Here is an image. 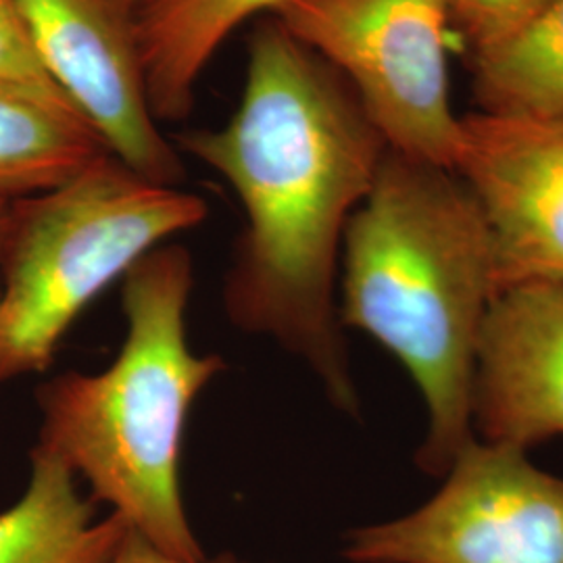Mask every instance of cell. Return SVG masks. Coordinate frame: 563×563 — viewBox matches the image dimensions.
<instances>
[{
    "label": "cell",
    "instance_id": "obj_2",
    "mask_svg": "<svg viewBox=\"0 0 563 563\" xmlns=\"http://www.w3.org/2000/svg\"><path fill=\"white\" fill-rule=\"evenodd\" d=\"M499 295L483 211L446 167L386 151L342 239L336 307L399 360L426 407L418 467L444 476L474 432V376Z\"/></svg>",
    "mask_w": 563,
    "mask_h": 563
},
{
    "label": "cell",
    "instance_id": "obj_3",
    "mask_svg": "<svg viewBox=\"0 0 563 563\" xmlns=\"http://www.w3.org/2000/svg\"><path fill=\"white\" fill-rule=\"evenodd\" d=\"M195 263L184 244L148 251L121 278L125 339L97 374L63 372L36 393L38 443L59 457L134 534L199 562L207 553L181 497L188 416L225 362L186 336Z\"/></svg>",
    "mask_w": 563,
    "mask_h": 563
},
{
    "label": "cell",
    "instance_id": "obj_11",
    "mask_svg": "<svg viewBox=\"0 0 563 563\" xmlns=\"http://www.w3.org/2000/svg\"><path fill=\"white\" fill-rule=\"evenodd\" d=\"M292 0H142L139 44L148 102L159 123L188 118L202 71L242 23Z\"/></svg>",
    "mask_w": 563,
    "mask_h": 563
},
{
    "label": "cell",
    "instance_id": "obj_8",
    "mask_svg": "<svg viewBox=\"0 0 563 563\" xmlns=\"http://www.w3.org/2000/svg\"><path fill=\"white\" fill-rule=\"evenodd\" d=\"M453 172L483 211L499 292L563 284V113L463 118Z\"/></svg>",
    "mask_w": 563,
    "mask_h": 563
},
{
    "label": "cell",
    "instance_id": "obj_18",
    "mask_svg": "<svg viewBox=\"0 0 563 563\" xmlns=\"http://www.w3.org/2000/svg\"><path fill=\"white\" fill-rule=\"evenodd\" d=\"M141 2H142V0H141Z\"/></svg>",
    "mask_w": 563,
    "mask_h": 563
},
{
    "label": "cell",
    "instance_id": "obj_13",
    "mask_svg": "<svg viewBox=\"0 0 563 563\" xmlns=\"http://www.w3.org/2000/svg\"><path fill=\"white\" fill-rule=\"evenodd\" d=\"M476 97L488 113H563V0L514 38L474 57Z\"/></svg>",
    "mask_w": 563,
    "mask_h": 563
},
{
    "label": "cell",
    "instance_id": "obj_9",
    "mask_svg": "<svg viewBox=\"0 0 563 563\" xmlns=\"http://www.w3.org/2000/svg\"><path fill=\"white\" fill-rule=\"evenodd\" d=\"M474 432L522 451L563 437V284L495 297L476 355Z\"/></svg>",
    "mask_w": 563,
    "mask_h": 563
},
{
    "label": "cell",
    "instance_id": "obj_1",
    "mask_svg": "<svg viewBox=\"0 0 563 563\" xmlns=\"http://www.w3.org/2000/svg\"><path fill=\"white\" fill-rule=\"evenodd\" d=\"M232 186L246 228L223 282L232 325L297 357L360 418L336 288L346 223L388 151L351 86L274 18L255 27L239 109L172 136Z\"/></svg>",
    "mask_w": 563,
    "mask_h": 563
},
{
    "label": "cell",
    "instance_id": "obj_6",
    "mask_svg": "<svg viewBox=\"0 0 563 563\" xmlns=\"http://www.w3.org/2000/svg\"><path fill=\"white\" fill-rule=\"evenodd\" d=\"M349 563H563V478L472 441L418 509L344 537Z\"/></svg>",
    "mask_w": 563,
    "mask_h": 563
},
{
    "label": "cell",
    "instance_id": "obj_7",
    "mask_svg": "<svg viewBox=\"0 0 563 563\" xmlns=\"http://www.w3.org/2000/svg\"><path fill=\"white\" fill-rule=\"evenodd\" d=\"M36 53L109 153L146 180L180 186L181 153L155 120L139 44L141 0H18Z\"/></svg>",
    "mask_w": 563,
    "mask_h": 563
},
{
    "label": "cell",
    "instance_id": "obj_15",
    "mask_svg": "<svg viewBox=\"0 0 563 563\" xmlns=\"http://www.w3.org/2000/svg\"><path fill=\"white\" fill-rule=\"evenodd\" d=\"M0 84L21 86L71 104L44 69L18 0H0Z\"/></svg>",
    "mask_w": 563,
    "mask_h": 563
},
{
    "label": "cell",
    "instance_id": "obj_14",
    "mask_svg": "<svg viewBox=\"0 0 563 563\" xmlns=\"http://www.w3.org/2000/svg\"><path fill=\"white\" fill-rule=\"evenodd\" d=\"M553 0H444L449 25L476 55L514 38Z\"/></svg>",
    "mask_w": 563,
    "mask_h": 563
},
{
    "label": "cell",
    "instance_id": "obj_5",
    "mask_svg": "<svg viewBox=\"0 0 563 563\" xmlns=\"http://www.w3.org/2000/svg\"><path fill=\"white\" fill-rule=\"evenodd\" d=\"M272 18L341 74L390 151L455 169L444 0H292Z\"/></svg>",
    "mask_w": 563,
    "mask_h": 563
},
{
    "label": "cell",
    "instance_id": "obj_17",
    "mask_svg": "<svg viewBox=\"0 0 563 563\" xmlns=\"http://www.w3.org/2000/svg\"><path fill=\"white\" fill-rule=\"evenodd\" d=\"M11 207L13 202H0V288H2V260H4V246L11 228Z\"/></svg>",
    "mask_w": 563,
    "mask_h": 563
},
{
    "label": "cell",
    "instance_id": "obj_10",
    "mask_svg": "<svg viewBox=\"0 0 563 563\" xmlns=\"http://www.w3.org/2000/svg\"><path fill=\"white\" fill-rule=\"evenodd\" d=\"M128 534L59 457L34 446L25 490L0 511V563H113Z\"/></svg>",
    "mask_w": 563,
    "mask_h": 563
},
{
    "label": "cell",
    "instance_id": "obj_16",
    "mask_svg": "<svg viewBox=\"0 0 563 563\" xmlns=\"http://www.w3.org/2000/svg\"><path fill=\"white\" fill-rule=\"evenodd\" d=\"M113 563H246L242 562L241 558L232 555V553H220L216 558H205L199 562H188V560H180L174 558L169 553H165L162 549H157L155 544L144 541L139 534H134L130 530L128 539L121 544L120 553L115 555Z\"/></svg>",
    "mask_w": 563,
    "mask_h": 563
},
{
    "label": "cell",
    "instance_id": "obj_12",
    "mask_svg": "<svg viewBox=\"0 0 563 563\" xmlns=\"http://www.w3.org/2000/svg\"><path fill=\"white\" fill-rule=\"evenodd\" d=\"M104 155L101 136L71 104L0 84V202L59 188Z\"/></svg>",
    "mask_w": 563,
    "mask_h": 563
},
{
    "label": "cell",
    "instance_id": "obj_4",
    "mask_svg": "<svg viewBox=\"0 0 563 563\" xmlns=\"http://www.w3.org/2000/svg\"><path fill=\"white\" fill-rule=\"evenodd\" d=\"M207 216L199 195L146 180L113 155L13 202L0 288V383L46 372L107 286Z\"/></svg>",
    "mask_w": 563,
    "mask_h": 563
}]
</instances>
